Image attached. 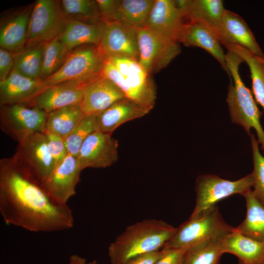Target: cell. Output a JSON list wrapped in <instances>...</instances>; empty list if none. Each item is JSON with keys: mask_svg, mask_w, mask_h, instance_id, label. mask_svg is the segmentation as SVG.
Wrapping results in <instances>:
<instances>
[{"mask_svg": "<svg viewBox=\"0 0 264 264\" xmlns=\"http://www.w3.org/2000/svg\"><path fill=\"white\" fill-rule=\"evenodd\" d=\"M80 106L85 115L98 114L125 96L112 82L101 74L83 85Z\"/></svg>", "mask_w": 264, "mask_h": 264, "instance_id": "obj_15", "label": "cell"}, {"mask_svg": "<svg viewBox=\"0 0 264 264\" xmlns=\"http://www.w3.org/2000/svg\"><path fill=\"white\" fill-rule=\"evenodd\" d=\"M44 44L40 42L26 46V48L15 53L14 68L28 78L40 79Z\"/></svg>", "mask_w": 264, "mask_h": 264, "instance_id": "obj_30", "label": "cell"}, {"mask_svg": "<svg viewBox=\"0 0 264 264\" xmlns=\"http://www.w3.org/2000/svg\"><path fill=\"white\" fill-rule=\"evenodd\" d=\"M47 113L27 104L0 106V127L14 140L19 142L45 129Z\"/></svg>", "mask_w": 264, "mask_h": 264, "instance_id": "obj_8", "label": "cell"}, {"mask_svg": "<svg viewBox=\"0 0 264 264\" xmlns=\"http://www.w3.org/2000/svg\"><path fill=\"white\" fill-rule=\"evenodd\" d=\"M12 157L42 185L56 166L48 150L44 132L34 133L18 142Z\"/></svg>", "mask_w": 264, "mask_h": 264, "instance_id": "obj_10", "label": "cell"}, {"mask_svg": "<svg viewBox=\"0 0 264 264\" xmlns=\"http://www.w3.org/2000/svg\"><path fill=\"white\" fill-rule=\"evenodd\" d=\"M83 84L67 81L47 86L27 104L47 113L71 105H80L83 95Z\"/></svg>", "mask_w": 264, "mask_h": 264, "instance_id": "obj_19", "label": "cell"}, {"mask_svg": "<svg viewBox=\"0 0 264 264\" xmlns=\"http://www.w3.org/2000/svg\"><path fill=\"white\" fill-rule=\"evenodd\" d=\"M253 178L250 174L239 179L231 181L213 175H201L196 183V199L190 216L216 205V203L235 194L243 196L251 190Z\"/></svg>", "mask_w": 264, "mask_h": 264, "instance_id": "obj_7", "label": "cell"}, {"mask_svg": "<svg viewBox=\"0 0 264 264\" xmlns=\"http://www.w3.org/2000/svg\"><path fill=\"white\" fill-rule=\"evenodd\" d=\"M14 66V53L6 49H0V81L6 79Z\"/></svg>", "mask_w": 264, "mask_h": 264, "instance_id": "obj_39", "label": "cell"}, {"mask_svg": "<svg viewBox=\"0 0 264 264\" xmlns=\"http://www.w3.org/2000/svg\"><path fill=\"white\" fill-rule=\"evenodd\" d=\"M96 1L102 22L116 21L119 0H96Z\"/></svg>", "mask_w": 264, "mask_h": 264, "instance_id": "obj_37", "label": "cell"}, {"mask_svg": "<svg viewBox=\"0 0 264 264\" xmlns=\"http://www.w3.org/2000/svg\"><path fill=\"white\" fill-rule=\"evenodd\" d=\"M225 47L227 51L236 54L247 64L250 72L255 99L264 110V57L240 46L230 45Z\"/></svg>", "mask_w": 264, "mask_h": 264, "instance_id": "obj_28", "label": "cell"}, {"mask_svg": "<svg viewBox=\"0 0 264 264\" xmlns=\"http://www.w3.org/2000/svg\"><path fill=\"white\" fill-rule=\"evenodd\" d=\"M69 52L58 36L45 42L40 79L44 80L58 71L65 62Z\"/></svg>", "mask_w": 264, "mask_h": 264, "instance_id": "obj_31", "label": "cell"}, {"mask_svg": "<svg viewBox=\"0 0 264 264\" xmlns=\"http://www.w3.org/2000/svg\"><path fill=\"white\" fill-rule=\"evenodd\" d=\"M216 34L220 43L225 47L230 45L240 46L264 57V53L248 25L235 13L226 10Z\"/></svg>", "mask_w": 264, "mask_h": 264, "instance_id": "obj_17", "label": "cell"}, {"mask_svg": "<svg viewBox=\"0 0 264 264\" xmlns=\"http://www.w3.org/2000/svg\"><path fill=\"white\" fill-rule=\"evenodd\" d=\"M69 264H98L96 260L87 262L85 258L76 254L71 255L69 257Z\"/></svg>", "mask_w": 264, "mask_h": 264, "instance_id": "obj_41", "label": "cell"}, {"mask_svg": "<svg viewBox=\"0 0 264 264\" xmlns=\"http://www.w3.org/2000/svg\"><path fill=\"white\" fill-rule=\"evenodd\" d=\"M226 61L229 76L233 79L229 85L226 98L231 120L242 126L249 135L251 129L255 130L264 155V130L260 122L262 113L239 72L240 65L243 61L236 54L227 51Z\"/></svg>", "mask_w": 264, "mask_h": 264, "instance_id": "obj_4", "label": "cell"}, {"mask_svg": "<svg viewBox=\"0 0 264 264\" xmlns=\"http://www.w3.org/2000/svg\"><path fill=\"white\" fill-rule=\"evenodd\" d=\"M163 253L155 264H183L187 249L163 247Z\"/></svg>", "mask_w": 264, "mask_h": 264, "instance_id": "obj_38", "label": "cell"}, {"mask_svg": "<svg viewBox=\"0 0 264 264\" xmlns=\"http://www.w3.org/2000/svg\"><path fill=\"white\" fill-rule=\"evenodd\" d=\"M222 252L236 256L239 264H264V242L234 230L221 240Z\"/></svg>", "mask_w": 264, "mask_h": 264, "instance_id": "obj_23", "label": "cell"}, {"mask_svg": "<svg viewBox=\"0 0 264 264\" xmlns=\"http://www.w3.org/2000/svg\"><path fill=\"white\" fill-rule=\"evenodd\" d=\"M31 8L15 15L1 26L0 44L12 52L22 50L27 42V31Z\"/></svg>", "mask_w": 264, "mask_h": 264, "instance_id": "obj_24", "label": "cell"}, {"mask_svg": "<svg viewBox=\"0 0 264 264\" xmlns=\"http://www.w3.org/2000/svg\"><path fill=\"white\" fill-rule=\"evenodd\" d=\"M185 22L176 0H154L146 26L164 38L178 42V34Z\"/></svg>", "mask_w": 264, "mask_h": 264, "instance_id": "obj_20", "label": "cell"}, {"mask_svg": "<svg viewBox=\"0 0 264 264\" xmlns=\"http://www.w3.org/2000/svg\"><path fill=\"white\" fill-rule=\"evenodd\" d=\"M136 32L138 61L150 75L166 67L180 52L179 42L164 38L147 26Z\"/></svg>", "mask_w": 264, "mask_h": 264, "instance_id": "obj_9", "label": "cell"}, {"mask_svg": "<svg viewBox=\"0 0 264 264\" xmlns=\"http://www.w3.org/2000/svg\"><path fill=\"white\" fill-rule=\"evenodd\" d=\"M0 213L6 224L32 232L66 230L74 224L67 204L52 199L12 156L0 160Z\"/></svg>", "mask_w": 264, "mask_h": 264, "instance_id": "obj_1", "label": "cell"}, {"mask_svg": "<svg viewBox=\"0 0 264 264\" xmlns=\"http://www.w3.org/2000/svg\"><path fill=\"white\" fill-rule=\"evenodd\" d=\"M221 240L213 239L189 248L183 264H219L223 254Z\"/></svg>", "mask_w": 264, "mask_h": 264, "instance_id": "obj_32", "label": "cell"}, {"mask_svg": "<svg viewBox=\"0 0 264 264\" xmlns=\"http://www.w3.org/2000/svg\"><path fill=\"white\" fill-rule=\"evenodd\" d=\"M97 131L95 114L85 115L84 117L64 139L68 154L77 157L81 147L86 138Z\"/></svg>", "mask_w": 264, "mask_h": 264, "instance_id": "obj_34", "label": "cell"}, {"mask_svg": "<svg viewBox=\"0 0 264 264\" xmlns=\"http://www.w3.org/2000/svg\"><path fill=\"white\" fill-rule=\"evenodd\" d=\"M243 196L246 202V216L235 229L245 236L264 242V206L255 197L252 189Z\"/></svg>", "mask_w": 264, "mask_h": 264, "instance_id": "obj_26", "label": "cell"}, {"mask_svg": "<svg viewBox=\"0 0 264 264\" xmlns=\"http://www.w3.org/2000/svg\"><path fill=\"white\" fill-rule=\"evenodd\" d=\"M43 132L45 136L49 153L56 165L68 154L65 139L50 132L45 131Z\"/></svg>", "mask_w": 264, "mask_h": 264, "instance_id": "obj_36", "label": "cell"}, {"mask_svg": "<svg viewBox=\"0 0 264 264\" xmlns=\"http://www.w3.org/2000/svg\"><path fill=\"white\" fill-rule=\"evenodd\" d=\"M82 171L77 157L68 154L56 165L42 186L54 200L67 204L69 199L76 194Z\"/></svg>", "mask_w": 264, "mask_h": 264, "instance_id": "obj_13", "label": "cell"}, {"mask_svg": "<svg viewBox=\"0 0 264 264\" xmlns=\"http://www.w3.org/2000/svg\"><path fill=\"white\" fill-rule=\"evenodd\" d=\"M104 23L98 48L106 60L125 56L138 60L136 29L118 21Z\"/></svg>", "mask_w": 264, "mask_h": 264, "instance_id": "obj_14", "label": "cell"}, {"mask_svg": "<svg viewBox=\"0 0 264 264\" xmlns=\"http://www.w3.org/2000/svg\"><path fill=\"white\" fill-rule=\"evenodd\" d=\"M154 0H119L116 21L135 29L147 25Z\"/></svg>", "mask_w": 264, "mask_h": 264, "instance_id": "obj_29", "label": "cell"}, {"mask_svg": "<svg viewBox=\"0 0 264 264\" xmlns=\"http://www.w3.org/2000/svg\"><path fill=\"white\" fill-rule=\"evenodd\" d=\"M80 105L65 107L47 113L44 131L65 138L84 117Z\"/></svg>", "mask_w": 264, "mask_h": 264, "instance_id": "obj_27", "label": "cell"}, {"mask_svg": "<svg viewBox=\"0 0 264 264\" xmlns=\"http://www.w3.org/2000/svg\"><path fill=\"white\" fill-rule=\"evenodd\" d=\"M46 87L44 80L26 77L13 68L8 77L0 81V106L28 104Z\"/></svg>", "mask_w": 264, "mask_h": 264, "instance_id": "obj_18", "label": "cell"}, {"mask_svg": "<svg viewBox=\"0 0 264 264\" xmlns=\"http://www.w3.org/2000/svg\"><path fill=\"white\" fill-rule=\"evenodd\" d=\"M101 75L116 85L126 98L150 110L156 100L155 85L138 60L117 56L106 60Z\"/></svg>", "mask_w": 264, "mask_h": 264, "instance_id": "obj_3", "label": "cell"}, {"mask_svg": "<svg viewBox=\"0 0 264 264\" xmlns=\"http://www.w3.org/2000/svg\"><path fill=\"white\" fill-rule=\"evenodd\" d=\"M226 10L221 0H189L185 20L203 24L216 33Z\"/></svg>", "mask_w": 264, "mask_h": 264, "instance_id": "obj_25", "label": "cell"}, {"mask_svg": "<svg viewBox=\"0 0 264 264\" xmlns=\"http://www.w3.org/2000/svg\"><path fill=\"white\" fill-rule=\"evenodd\" d=\"M106 59L98 45H84L71 51L61 68L44 79L46 87L67 81H77L83 85L99 76Z\"/></svg>", "mask_w": 264, "mask_h": 264, "instance_id": "obj_6", "label": "cell"}, {"mask_svg": "<svg viewBox=\"0 0 264 264\" xmlns=\"http://www.w3.org/2000/svg\"><path fill=\"white\" fill-rule=\"evenodd\" d=\"M111 135L96 131L88 135L77 157L82 170L87 168H105L117 161L118 143Z\"/></svg>", "mask_w": 264, "mask_h": 264, "instance_id": "obj_12", "label": "cell"}, {"mask_svg": "<svg viewBox=\"0 0 264 264\" xmlns=\"http://www.w3.org/2000/svg\"><path fill=\"white\" fill-rule=\"evenodd\" d=\"M163 253L162 249L143 253L131 258L123 264H155Z\"/></svg>", "mask_w": 264, "mask_h": 264, "instance_id": "obj_40", "label": "cell"}, {"mask_svg": "<svg viewBox=\"0 0 264 264\" xmlns=\"http://www.w3.org/2000/svg\"><path fill=\"white\" fill-rule=\"evenodd\" d=\"M66 18L58 1L37 0L29 19L26 46L47 42L59 36Z\"/></svg>", "mask_w": 264, "mask_h": 264, "instance_id": "obj_11", "label": "cell"}, {"mask_svg": "<svg viewBox=\"0 0 264 264\" xmlns=\"http://www.w3.org/2000/svg\"><path fill=\"white\" fill-rule=\"evenodd\" d=\"M150 110L127 98L120 99L95 114L97 131L112 134L121 125L144 116Z\"/></svg>", "mask_w": 264, "mask_h": 264, "instance_id": "obj_21", "label": "cell"}, {"mask_svg": "<svg viewBox=\"0 0 264 264\" xmlns=\"http://www.w3.org/2000/svg\"><path fill=\"white\" fill-rule=\"evenodd\" d=\"M177 227L160 220L146 219L126 228L109 245L111 264H123L137 255L161 249Z\"/></svg>", "mask_w": 264, "mask_h": 264, "instance_id": "obj_2", "label": "cell"}, {"mask_svg": "<svg viewBox=\"0 0 264 264\" xmlns=\"http://www.w3.org/2000/svg\"><path fill=\"white\" fill-rule=\"evenodd\" d=\"M234 227L225 221L216 205L190 216L163 247L185 248L213 239H222Z\"/></svg>", "mask_w": 264, "mask_h": 264, "instance_id": "obj_5", "label": "cell"}, {"mask_svg": "<svg viewBox=\"0 0 264 264\" xmlns=\"http://www.w3.org/2000/svg\"><path fill=\"white\" fill-rule=\"evenodd\" d=\"M250 135L253 162V170L251 173L253 178L252 191L264 206V155L260 151L259 143L254 134L251 133Z\"/></svg>", "mask_w": 264, "mask_h": 264, "instance_id": "obj_35", "label": "cell"}, {"mask_svg": "<svg viewBox=\"0 0 264 264\" xmlns=\"http://www.w3.org/2000/svg\"><path fill=\"white\" fill-rule=\"evenodd\" d=\"M179 43L187 46L201 48L214 57L230 75L226 61V54L214 30L195 22L185 21L177 37Z\"/></svg>", "mask_w": 264, "mask_h": 264, "instance_id": "obj_16", "label": "cell"}, {"mask_svg": "<svg viewBox=\"0 0 264 264\" xmlns=\"http://www.w3.org/2000/svg\"><path fill=\"white\" fill-rule=\"evenodd\" d=\"M61 9L66 18L81 21L91 20L96 22H102L98 7L96 0H63Z\"/></svg>", "mask_w": 264, "mask_h": 264, "instance_id": "obj_33", "label": "cell"}, {"mask_svg": "<svg viewBox=\"0 0 264 264\" xmlns=\"http://www.w3.org/2000/svg\"><path fill=\"white\" fill-rule=\"evenodd\" d=\"M104 26L103 22L89 23L66 18L58 37L69 51L84 45H98L102 36Z\"/></svg>", "mask_w": 264, "mask_h": 264, "instance_id": "obj_22", "label": "cell"}]
</instances>
